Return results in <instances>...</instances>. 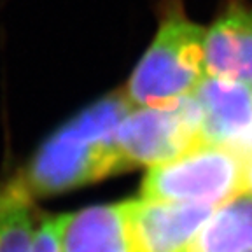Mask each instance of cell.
Masks as SVG:
<instances>
[{
    "instance_id": "3957f363",
    "label": "cell",
    "mask_w": 252,
    "mask_h": 252,
    "mask_svg": "<svg viewBox=\"0 0 252 252\" xmlns=\"http://www.w3.org/2000/svg\"><path fill=\"white\" fill-rule=\"evenodd\" d=\"M245 154L228 146L201 142L172 161L151 166L142 196L219 207L244 193Z\"/></svg>"
},
{
    "instance_id": "5b68a950",
    "label": "cell",
    "mask_w": 252,
    "mask_h": 252,
    "mask_svg": "<svg viewBox=\"0 0 252 252\" xmlns=\"http://www.w3.org/2000/svg\"><path fill=\"white\" fill-rule=\"evenodd\" d=\"M135 252H188L214 207L137 198L126 201Z\"/></svg>"
},
{
    "instance_id": "7c38bea8",
    "label": "cell",
    "mask_w": 252,
    "mask_h": 252,
    "mask_svg": "<svg viewBox=\"0 0 252 252\" xmlns=\"http://www.w3.org/2000/svg\"><path fill=\"white\" fill-rule=\"evenodd\" d=\"M244 191L252 193V153L245 156V168H244Z\"/></svg>"
},
{
    "instance_id": "7a4b0ae2",
    "label": "cell",
    "mask_w": 252,
    "mask_h": 252,
    "mask_svg": "<svg viewBox=\"0 0 252 252\" xmlns=\"http://www.w3.org/2000/svg\"><path fill=\"white\" fill-rule=\"evenodd\" d=\"M153 42L135 65L125 94L135 107H156L193 94L207 77L205 30L186 16L181 0H165Z\"/></svg>"
},
{
    "instance_id": "6da1fadb",
    "label": "cell",
    "mask_w": 252,
    "mask_h": 252,
    "mask_svg": "<svg viewBox=\"0 0 252 252\" xmlns=\"http://www.w3.org/2000/svg\"><path fill=\"white\" fill-rule=\"evenodd\" d=\"M133 103L125 90L109 93L62 125L32 158L23 177L32 194H56L128 170L116 133Z\"/></svg>"
},
{
    "instance_id": "9c48e42d",
    "label": "cell",
    "mask_w": 252,
    "mask_h": 252,
    "mask_svg": "<svg viewBox=\"0 0 252 252\" xmlns=\"http://www.w3.org/2000/svg\"><path fill=\"white\" fill-rule=\"evenodd\" d=\"M188 252H252V193L216 207Z\"/></svg>"
},
{
    "instance_id": "8992f818",
    "label": "cell",
    "mask_w": 252,
    "mask_h": 252,
    "mask_svg": "<svg viewBox=\"0 0 252 252\" xmlns=\"http://www.w3.org/2000/svg\"><path fill=\"white\" fill-rule=\"evenodd\" d=\"M193 96L200 107L203 140L247 156L252 146V84L207 74Z\"/></svg>"
},
{
    "instance_id": "52a82bcc",
    "label": "cell",
    "mask_w": 252,
    "mask_h": 252,
    "mask_svg": "<svg viewBox=\"0 0 252 252\" xmlns=\"http://www.w3.org/2000/svg\"><path fill=\"white\" fill-rule=\"evenodd\" d=\"M62 252H135L126 201L53 217Z\"/></svg>"
},
{
    "instance_id": "277c9868",
    "label": "cell",
    "mask_w": 252,
    "mask_h": 252,
    "mask_svg": "<svg viewBox=\"0 0 252 252\" xmlns=\"http://www.w3.org/2000/svg\"><path fill=\"white\" fill-rule=\"evenodd\" d=\"M201 142V114L193 94L166 105H133L116 133L126 168L172 161Z\"/></svg>"
},
{
    "instance_id": "ba28073f",
    "label": "cell",
    "mask_w": 252,
    "mask_h": 252,
    "mask_svg": "<svg viewBox=\"0 0 252 252\" xmlns=\"http://www.w3.org/2000/svg\"><path fill=\"white\" fill-rule=\"evenodd\" d=\"M207 74L252 84V7L229 2L205 33Z\"/></svg>"
},
{
    "instance_id": "8fae6325",
    "label": "cell",
    "mask_w": 252,
    "mask_h": 252,
    "mask_svg": "<svg viewBox=\"0 0 252 252\" xmlns=\"http://www.w3.org/2000/svg\"><path fill=\"white\" fill-rule=\"evenodd\" d=\"M32 252H62L53 219H46L35 228Z\"/></svg>"
},
{
    "instance_id": "30bf717a",
    "label": "cell",
    "mask_w": 252,
    "mask_h": 252,
    "mask_svg": "<svg viewBox=\"0 0 252 252\" xmlns=\"http://www.w3.org/2000/svg\"><path fill=\"white\" fill-rule=\"evenodd\" d=\"M23 175H14L0 186V252H32L33 205Z\"/></svg>"
},
{
    "instance_id": "4fadbf2b",
    "label": "cell",
    "mask_w": 252,
    "mask_h": 252,
    "mask_svg": "<svg viewBox=\"0 0 252 252\" xmlns=\"http://www.w3.org/2000/svg\"><path fill=\"white\" fill-rule=\"evenodd\" d=\"M251 153H252V146H251Z\"/></svg>"
}]
</instances>
